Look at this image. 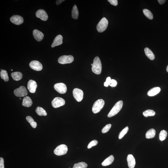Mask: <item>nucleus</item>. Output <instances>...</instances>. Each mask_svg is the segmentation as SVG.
<instances>
[{
  "label": "nucleus",
  "mask_w": 168,
  "mask_h": 168,
  "mask_svg": "<svg viewBox=\"0 0 168 168\" xmlns=\"http://www.w3.org/2000/svg\"><path fill=\"white\" fill-rule=\"evenodd\" d=\"M92 70L93 73L97 75L100 74L102 72V63L98 56H96L94 59Z\"/></svg>",
  "instance_id": "1"
},
{
  "label": "nucleus",
  "mask_w": 168,
  "mask_h": 168,
  "mask_svg": "<svg viewBox=\"0 0 168 168\" xmlns=\"http://www.w3.org/2000/svg\"><path fill=\"white\" fill-rule=\"evenodd\" d=\"M123 102L122 101H118L111 109L108 115V117L114 116L118 114L122 108Z\"/></svg>",
  "instance_id": "2"
},
{
  "label": "nucleus",
  "mask_w": 168,
  "mask_h": 168,
  "mask_svg": "<svg viewBox=\"0 0 168 168\" xmlns=\"http://www.w3.org/2000/svg\"><path fill=\"white\" fill-rule=\"evenodd\" d=\"M105 102L102 99H99L96 101L94 103L92 108V112L94 114L99 112L103 108Z\"/></svg>",
  "instance_id": "3"
},
{
  "label": "nucleus",
  "mask_w": 168,
  "mask_h": 168,
  "mask_svg": "<svg viewBox=\"0 0 168 168\" xmlns=\"http://www.w3.org/2000/svg\"><path fill=\"white\" fill-rule=\"evenodd\" d=\"M108 20L105 18H102L98 23L97 25V29L99 33L104 32L108 27Z\"/></svg>",
  "instance_id": "4"
},
{
  "label": "nucleus",
  "mask_w": 168,
  "mask_h": 168,
  "mask_svg": "<svg viewBox=\"0 0 168 168\" xmlns=\"http://www.w3.org/2000/svg\"><path fill=\"white\" fill-rule=\"evenodd\" d=\"M68 150L67 146L66 145L62 144L59 145L55 149L54 152L57 156H61L66 154Z\"/></svg>",
  "instance_id": "5"
},
{
  "label": "nucleus",
  "mask_w": 168,
  "mask_h": 168,
  "mask_svg": "<svg viewBox=\"0 0 168 168\" xmlns=\"http://www.w3.org/2000/svg\"><path fill=\"white\" fill-rule=\"evenodd\" d=\"M74 60V58L73 56L64 55L59 58L58 62L60 64H66L71 63Z\"/></svg>",
  "instance_id": "6"
},
{
  "label": "nucleus",
  "mask_w": 168,
  "mask_h": 168,
  "mask_svg": "<svg viewBox=\"0 0 168 168\" xmlns=\"http://www.w3.org/2000/svg\"><path fill=\"white\" fill-rule=\"evenodd\" d=\"M14 93L16 96L21 97L26 96L27 94V91L25 87L21 86L14 90Z\"/></svg>",
  "instance_id": "7"
},
{
  "label": "nucleus",
  "mask_w": 168,
  "mask_h": 168,
  "mask_svg": "<svg viewBox=\"0 0 168 168\" xmlns=\"http://www.w3.org/2000/svg\"><path fill=\"white\" fill-rule=\"evenodd\" d=\"M74 98L78 102H80L82 100L83 97V92L81 90L75 88L73 92Z\"/></svg>",
  "instance_id": "8"
},
{
  "label": "nucleus",
  "mask_w": 168,
  "mask_h": 168,
  "mask_svg": "<svg viewBox=\"0 0 168 168\" xmlns=\"http://www.w3.org/2000/svg\"><path fill=\"white\" fill-rule=\"evenodd\" d=\"M54 89L58 93L63 94L66 93L67 91V88L66 85L63 83H59L55 84Z\"/></svg>",
  "instance_id": "9"
},
{
  "label": "nucleus",
  "mask_w": 168,
  "mask_h": 168,
  "mask_svg": "<svg viewBox=\"0 0 168 168\" xmlns=\"http://www.w3.org/2000/svg\"><path fill=\"white\" fill-rule=\"evenodd\" d=\"M65 104V101L62 98L56 97L52 101L51 104L53 108H57L63 106Z\"/></svg>",
  "instance_id": "10"
},
{
  "label": "nucleus",
  "mask_w": 168,
  "mask_h": 168,
  "mask_svg": "<svg viewBox=\"0 0 168 168\" xmlns=\"http://www.w3.org/2000/svg\"><path fill=\"white\" fill-rule=\"evenodd\" d=\"M29 66L32 69L36 71H41L43 68L41 64L37 60L32 61L29 64Z\"/></svg>",
  "instance_id": "11"
},
{
  "label": "nucleus",
  "mask_w": 168,
  "mask_h": 168,
  "mask_svg": "<svg viewBox=\"0 0 168 168\" xmlns=\"http://www.w3.org/2000/svg\"><path fill=\"white\" fill-rule=\"evenodd\" d=\"M36 15L37 18H40L43 21H46L48 19V15L47 13L43 9L38 10L36 12Z\"/></svg>",
  "instance_id": "12"
},
{
  "label": "nucleus",
  "mask_w": 168,
  "mask_h": 168,
  "mask_svg": "<svg viewBox=\"0 0 168 168\" xmlns=\"http://www.w3.org/2000/svg\"><path fill=\"white\" fill-rule=\"evenodd\" d=\"M10 20L12 23L16 25H20L22 24L24 22V18L21 16L14 15L11 17Z\"/></svg>",
  "instance_id": "13"
},
{
  "label": "nucleus",
  "mask_w": 168,
  "mask_h": 168,
  "mask_svg": "<svg viewBox=\"0 0 168 168\" xmlns=\"http://www.w3.org/2000/svg\"><path fill=\"white\" fill-rule=\"evenodd\" d=\"M27 87L30 92L34 93L37 87V83L35 81L30 80L27 83Z\"/></svg>",
  "instance_id": "14"
},
{
  "label": "nucleus",
  "mask_w": 168,
  "mask_h": 168,
  "mask_svg": "<svg viewBox=\"0 0 168 168\" xmlns=\"http://www.w3.org/2000/svg\"><path fill=\"white\" fill-rule=\"evenodd\" d=\"M33 37L38 41H41L44 37L43 33L37 29H35L33 32Z\"/></svg>",
  "instance_id": "15"
},
{
  "label": "nucleus",
  "mask_w": 168,
  "mask_h": 168,
  "mask_svg": "<svg viewBox=\"0 0 168 168\" xmlns=\"http://www.w3.org/2000/svg\"><path fill=\"white\" fill-rule=\"evenodd\" d=\"M63 39V37L60 35H59L56 36V37L55 38L54 40L53 43L51 45V47L53 48L56 47V46L61 45L63 43V41H62Z\"/></svg>",
  "instance_id": "16"
},
{
  "label": "nucleus",
  "mask_w": 168,
  "mask_h": 168,
  "mask_svg": "<svg viewBox=\"0 0 168 168\" xmlns=\"http://www.w3.org/2000/svg\"><path fill=\"white\" fill-rule=\"evenodd\" d=\"M127 161L129 168H134L135 164V159L132 154H129L127 157Z\"/></svg>",
  "instance_id": "17"
},
{
  "label": "nucleus",
  "mask_w": 168,
  "mask_h": 168,
  "mask_svg": "<svg viewBox=\"0 0 168 168\" xmlns=\"http://www.w3.org/2000/svg\"><path fill=\"white\" fill-rule=\"evenodd\" d=\"M160 88L159 87L152 88L149 90L147 93V95L151 97L154 96L160 92Z\"/></svg>",
  "instance_id": "18"
},
{
  "label": "nucleus",
  "mask_w": 168,
  "mask_h": 168,
  "mask_svg": "<svg viewBox=\"0 0 168 168\" xmlns=\"http://www.w3.org/2000/svg\"><path fill=\"white\" fill-rule=\"evenodd\" d=\"M33 102L31 99L29 97L26 96L23 99L22 105L25 107L29 108L32 105Z\"/></svg>",
  "instance_id": "19"
},
{
  "label": "nucleus",
  "mask_w": 168,
  "mask_h": 168,
  "mask_svg": "<svg viewBox=\"0 0 168 168\" xmlns=\"http://www.w3.org/2000/svg\"><path fill=\"white\" fill-rule=\"evenodd\" d=\"M114 160V156L112 155H111L104 161L102 163V165L103 166L109 165L112 163Z\"/></svg>",
  "instance_id": "20"
},
{
  "label": "nucleus",
  "mask_w": 168,
  "mask_h": 168,
  "mask_svg": "<svg viewBox=\"0 0 168 168\" xmlns=\"http://www.w3.org/2000/svg\"><path fill=\"white\" fill-rule=\"evenodd\" d=\"M11 76L14 80L18 81L22 79L23 75L21 72H16L12 73Z\"/></svg>",
  "instance_id": "21"
},
{
  "label": "nucleus",
  "mask_w": 168,
  "mask_h": 168,
  "mask_svg": "<svg viewBox=\"0 0 168 168\" xmlns=\"http://www.w3.org/2000/svg\"><path fill=\"white\" fill-rule=\"evenodd\" d=\"M146 56L150 60H153L155 59V56L153 52L148 48H146L144 50Z\"/></svg>",
  "instance_id": "22"
},
{
  "label": "nucleus",
  "mask_w": 168,
  "mask_h": 168,
  "mask_svg": "<svg viewBox=\"0 0 168 168\" xmlns=\"http://www.w3.org/2000/svg\"><path fill=\"white\" fill-rule=\"evenodd\" d=\"M79 11H78L77 6L76 5H75L74 6L72 9V18L74 19H77L79 17Z\"/></svg>",
  "instance_id": "23"
},
{
  "label": "nucleus",
  "mask_w": 168,
  "mask_h": 168,
  "mask_svg": "<svg viewBox=\"0 0 168 168\" xmlns=\"http://www.w3.org/2000/svg\"><path fill=\"white\" fill-rule=\"evenodd\" d=\"M156 131L154 129H151L147 132L146 134V138L148 139L153 138L155 135Z\"/></svg>",
  "instance_id": "24"
},
{
  "label": "nucleus",
  "mask_w": 168,
  "mask_h": 168,
  "mask_svg": "<svg viewBox=\"0 0 168 168\" xmlns=\"http://www.w3.org/2000/svg\"><path fill=\"white\" fill-rule=\"evenodd\" d=\"M36 112L39 116H45L47 115V113L46 111L41 107H37L36 110Z\"/></svg>",
  "instance_id": "25"
},
{
  "label": "nucleus",
  "mask_w": 168,
  "mask_h": 168,
  "mask_svg": "<svg viewBox=\"0 0 168 168\" xmlns=\"http://www.w3.org/2000/svg\"><path fill=\"white\" fill-rule=\"evenodd\" d=\"M0 75L1 79L4 80L5 82H7L9 80L8 74L6 70H3L1 71L0 73Z\"/></svg>",
  "instance_id": "26"
},
{
  "label": "nucleus",
  "mask_w": 168,
  "mask_h": 168,
  "mask_svg": "<svg viewBox=\"0 0 168 168\" xmlns=\"http://www.w3.org/2000/svg\"><path fill=\"white\" fill-rule=\"evenodd\" d=\"M27 121L29 123L32 127L33 128H35L37 127V123L31 117L28 116L26 118Z\"/></svg>",
  "instance_id": "27"
},
{
  "label": "nucleus",
  "mask_w": 168,
  "mask_h": 168,
  "mask_svg": "<svg viewBox=\"0 0 168 168\" xmlns=\"http://www.w3.org/2000/svg\"><path fill=\"white\" fill-rule=\"evenodd\" d=\"M143 115L145 117L150 116H153L155 114V111L152 110H147L143 112Z\"/></svg>",
  "instance_id": "28"
},
{
  "label": "nucleus",
  "mask_w": 168,
  "mask_h": 168,
  "mask_svg": "<svg viewBox=\"0 0 168 168\" xmlns=\"http://www.w3.org/2000/svg\"><path fill=\"white\" fill-rule=\"evenodd\" d=\"M88 165L84 162H79L74 165L73 168H86Z\"/></svg>",
  "instance_id": "29"
},
{
  "label": "nucleus",
  "mask_w": 168,
  "mask_h": 168,
  "mask_svg": "<svg viewBox=\"0 0 168 168\" xmlns=\"http://www.w3.org/2000/svg\"><path fill=\"white\" fill-rule=\"evenodd\" d=\"M143 12L144 15L149 19L152 20L153 18V15L152 13L149 10L144 9L143 10Z\"/></svg>",
  "instance_id": "30"
},
{
  "label": "nucleus",
  "mask_w": 168,
  "mask_h": 168,
  "mask_svg": "<svg viewBox=\"0 0 168 168\" xmlns=\"http://www.w3.org/2000/svg\"><path fill=\"white\" fill-rule=\"evenodd\" d=\"M167 131L165 130H162L160 132L159 134V139L161 141H163L165 140L167 136Z\"/></svg>",
  "instance_id": "31"
},
{
  "label": "nucleus",
  "mask_w": 168,
  "mask_h": 168,
  "mask_svg": "<svg viewBox=\"0 0 168 168\" xmlns=\"http://www.w3.org/2000/svg\"><path fill=\"white\" fill-rule=\"evenodd\" d=\"M128 131L129 127H126L120 132L119 135V139H122L126 134L128 132Z\"/></svg>",
  "instance_id": "32"
},
{
  "label": "nucleus",
  "mask_w": 168,
  "mask_h": 168,
  "mask_svg": "<svg viewBox=\"0 0 168 168\" xmlns=\"http://www.w3.org/2000/svg\"><path fill=\"white\" fill-rule=\"evenodd\" d=\"M111 124H107L102 129V133H105L108 132L111 128Z\"/></svg>",
  "instance_id": "33"
},
{
  "label": "nucleus",
  "mask_w": 168,
  "mask_h": 168,
  "mask_svg": "<svg viewBox=\"0 0 168 168\" xmlns=\"http://www.w3.org/2000/svg\"><path fill=\"white\" fill-rule=\"evenodd\" d=\"M98 144V141L96 140H92V141L89 143L88 146V148L90 149L92 148L93 146L96 145Z\"/></svg>",
  "instance_id": "34"
},
{
  "label": "nucleus",
  "mask_w": 168,
  "mask_h": 168,
  "mask_svg": "<svg viewBox=\"0 0 168 168\" xmlns=\"http://www.w3.org/2000/svg\"><path fill=\"white\" fill-rule=\"evenodd\" d=\"M117 82L116 81L113 79H111L109 84L110 86L112 87H115L117 86Z\"/></svg>",
  "instance_id": "35"
},
{
  "label": "nucleus",
  "mask_w": 168,
  "mask_h": 168,
  "mask_svg": "<svg viewBox=\"0 0 168 168\" xmlns=\"http://www.w3.org/2000/svg\"><path fill=\"white\" fill-rule=\"evenodd\" d=\"M111 79L110 77H108L107 78L106 81L104 82V86L106 87H108L109 85L110 82H111Z\"/></svg>",
  "instance_id": "36"
},
{
  "label": "nucleus",
  "mask_w": 168,
  "mask_h": 168,
  "mask_svg": "<svg viewBox=\"0 0 168 168\" xmlns=\"http://www.w3.org/2000/svg\"><path fill=\"white\" fill-rule=\"evenodd\" d=\"M108 1L110 2L111 5L116 6L118 5V1L117 0H108Z\"/></svg>",
  "instance_id": "37"
},
{
  "label": "nucleus",
  "mask_w": 168,
  "mask_h": 168,
  "mask_svg": "<svg viewBox=\"0 0 168 168\" xmlns=\"http://www.w3.org/2000/svg\"><path fill=\"white\" fill-rule=\"evenodd\" d=\"M0 168H5L4 159L2 158H0Z\"/></svg>",
  "instance_id": "38"
},
{
  "label": "nucleus",
  "mask_w": 168,
  "mask_h": 168,
  "mask_svg": "<svg viewBox=\"0 0 168 168\" xmlns=\"http://www.w3.org/2000/svg\"><path fill=\"white\" fill-rule=\"evenodd\" d=\"M65 1L64 0H57L56 1V4L57 5H60L62 2Z\"/></svg>",
  "instance_id": "39"
},
{
  "label": "nucleus",
  "mask_w": 168,
  "mask_h": 168,
  "mask_svg": "<svg viewBox=\"0 0 168 168\" xmlns=\"http://www.w3.org/2000/svg\"><path fill=\"white\" fill-rule=\"evenodd\" d=\"M166 1L165 0H158V1L159 4L160 5H163V4H164L165 2Z\"/></svg>",
  "instance_id": "40"
},
{
  "label": "nucleus",
  "mask_w": 168,
  "mask_h": 168,
  "mask_svg": "<svg viewBox=\"0 0 168 168\" xmlns=\"http://www.w3.org/2000/svg\"><path fill=\"white\" fill-rule=\"evenodd\" d=\"M166 71H167V72H168V65L167 67H166Z\"/></svg>",
  "instance_id": "41"
},
{
  "label": "nucleus",
  "mask_w": 168,
  "mask_h": 168,
  "mask_svg": "<svg viewBox=\"0 0 168 168\" xmlns=\"http://www.w3.org/2000/svg\"><path fill=\"white\" fill-rule=\"evenodd\" d=\"M91 65L92 66V65H93V64H91Z\"/></svg>",
  "instance_id": "42"
},
{
  "label": "nucleus",
  "mask_w": 168,
  "mask_h": 168,
  "mask_svg": "<svg viewBox=\"0 0 168 168\" xmlns=\"http://www.w3.org/2000/svg\"><path fill=\"white\" fill-rule=\"evenodd\" d=\"M20 100H21V98H20Z\"/></svg>",
  "instance_id": "43"
},
{
  "label": "nucleus",
  "mask_w": 168,
  "mask_h": 168,
  "mask_svg": "<svg viewBox=\"0 0 168 168\" xmlns=\"http://www.w3.org/2000/svg\"><path fill=\"white\" fill-rule=\"evenodd\" d=\"M11 70H12V71H13V69H12Z\"/></svg>",
  "instance_id": "44"
}]
</instances>
